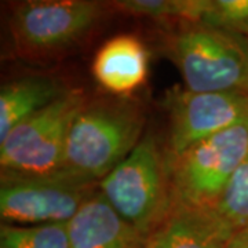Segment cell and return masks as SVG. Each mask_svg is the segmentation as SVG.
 <instances>
[{
  "mask_svg": "<svg viewBox=\"0 0 248 248\" xmlns=\"http://www.w3.org/2000/svg\"><path fill=\"white\" fill-rule=\"evenodd\" d=\"M236 232L215 207L174 200L143 248H228Z\"/></svg>",
  "mask_w": 248,
  "mask_h": 248,
  "instance_id": "9c48e42d",
  "label": "cell"
},
{
  "mask_svg": "<svg viewBox=\"0 0 248 248\" xmlns=\"http://www.w3.org/2000/svg\"><path fill=\"white\" fill-rule=\"evenodd\" d=\"M246 93H247V94H248V89H247V91H246Z\"/></svg>",
  "mask_w": 248,
  "mask_h": 248,
  "instance_id": "ac0fdd59",
  "label": "cell"
},
{
  "mask_svg": "<svg viewBox=\"0 0 248 248\" xmlns=\"http://www.w3.org/2000/svg\"><path fill=\"white\" fill-rule=\"evenodd\" d=\"M215 208L231 223L234 232L248 228V153L233 174Z\"/></svg>",
  "mask_w": 248,
  "mask_h": 248,
  "instance_id": "9a60e30c",
  "label": "cell"
},
{
  "mask_svg": "<svg viewBox=\"0 0 248 248\" xmlns=\"http://www.w3.org/2000/svg\"><path fill=\"white\" fill-rule=\"evenodd\" d=\"M170 134L167 156L174 159L197 142L248 122V94L241 90L175 91L167 102Z\"/></svg>",
  "mask_w": 248,
  "mask_h": 248,
  "instance_id": "ba28073f",
  "label": "cell"
},
{
  "mask_svg": "<svg viewBox=\"0 0 248 248\" xmlns=\"http://www.w3.org/2000/svg\"><path fill=\"white\" fill-rule=\"evenodd\" d=\"M202 24L248 39V0H207Z\"/></svg>",
  "mask_w": 248,
  "mask_h": 248,
  "instance_id": "2e32d148",
  "label": "cell"
},
{
  "mask_svg": "<svg viewBox=\"0 0 248 248\" xmlns=\"http://www.w3.org/2000/svg\"><path fill=\"white\" fill-rule=\"evenodd\" d=\"M164 50L187 91H247L248 39L244 36L202 22L184 24L166 40Z\"/></svg>",
  "mask_w": 248,
  "mask_h": 248,
  "instance_id": "7a4b0ae2",
  "label": "cell"
},
{
  "mask_svg": "<svg viewBox=\"0 0 248 248\" xmlns=\"http://www.w3.org/2000/svg\"><path fill=\"white\" fill-rule=\"evenodd\" d=\"M248 153V122L197 142L169 159L172 199L217 207Z\"/></svg>",
  "mask_w": 248,
  "mask_h": 248,
  "instance_id": "52a82bcc",
  "label": "cell"
},
{
  "mask_svg": "<svg viewBox=\"0 0 248 248\" xmlns=\"http://www.w3.org/2000/svg\"><path fill=\"white\" fill-rule=\"evenodd\" d=\"M108 4L90 0H28L9 18L16 53L28 61L58 57L81 43L105 16Z\"/></svg>",
  "mask_w": 248,
  "mask_h": 248,
  "instance_id": "277c9868",
  "label": "cell"
},
{
  "mask_svg": "<svg viewBox=\"0 0 248 248\" xmlns=\"http://www.w3.org/2000/svg\"><path fill=\"white\" fill-rule=\"evenodd\" d=\"M87 101L81 90H66L50 105L18 124L0 142L1 172L51 174L65 169L68 135Z\"/></svg>",
  "mask_w": 248,
  "mask_h": 248,
  "instance_id": "5b68a950",
  "label": "cell"
},
{
  "mask_svg": "<svg viewBox=\"0 0 248 248\" xmlns=\"http://www.w3.org/2000/svg\"><path fill=\"white\" fill-rule=\"evenodd\" d=\"M69 89L51 76H27L3 84L0 90V142L18 124L50 105Z\"/></svg>",
  "mask_w": 248,
  "mask_h": 248,
  "instance_id": "7c38bea8",
  "label": "cell"
},
{
  "mask_svg": "<svg viewBox=\"0 0 248 248\" xmlns=\"http://www.w3.org/2000/svg\"><path fill=\"white\" fill-rule=\"evenodd\" d=\"M143 125L145 112L138 99H89L68 135L65 169L99 182L140 143Z\"/></svg>",
  "mask_w": 248,
  "mask_h": 248,
  "instance_id": "6da1fadb",
  "label": "cell"
},
{
  "mask_svg": "<svg viewBox=\"0 0 248 248\" xmlns=\"http://www.w3.org/2000/svg\"><path fill=\"white\" fill-rule=\"evenodd\" d=\"M91 72L109 95L131 97L149 76L148 48L137 36H113L97 50Z\"/></svg>",
  "mask_w": 248,
  "mask_h": 248,
  "instance_id": "30bf717a",
  "label": "cell"
},
{
  "mask_svg": "<svg viewBox=\"0 0 248 248\" xmlns=\"http://www.w3.org/2000/svg\"><path fill=\"white\" fill-rule=\"evenodd\" d=\"M228 248H248V228L236 232Z\"/></svg>",
  "mask_w": 248,
  "mask_h": 248,
  "instance_id": "e0dca14e",
  "label": "cell"
},
{
  "mask_svg": "<svg viewBox=\"0 0 248 248\" xmlns=\"http://www.w3.org/2000/svg\"><path fill=\"white\" fill-rule=\"evenodd\" d=\"M0 248H71L66 222L7 225L0 228Z\"/></svg>",
  "mask_w": 248,
  "mask_h": 248,
  "instance_id": "5bb4252c",
  "label": "cell"
},
{
  "mask_svg": "<svg viewBox=\"0 0 248 248\" xmlns=\"http://www.w3.org/2000/svg\"><path fill=\"white\" fill-rule=\"evenodd\" d=\"M71 248H143L145 236L98 190L66 222Z\"/></svg>",
  "mask_w": 248,
  "mask_h": 248,
  "instance_id": "8fae6325",
  "label": "cell"
},
{
  "mask_svg": "<svg viewBox=\"0 0 248 248\" xmlns=\"http://www.w3.org/2000/svg\"><path fill=\"white\" fill-rule=\"evenodd\" d=\"M99 192L123 219L146 236L172 203L167 151L146 133L125 159L99 181Z\"/></svg>",
  "mask_w": 248,
  "mask_h": 248,
  "instance_id": "3957f363",
  "label": "cell"
},
{
  "mask_svg": "<svg viewBox=\"0 0 248 248\" xmlns=\"http://www.w3.org/2000/svg\"><path fill=\"white\" fill-rule=\"evenodd\" d=\"M112 7L134 17L155 21H178L181 25L202 22L207 0H119Z\"/></svg>",
  "mask_w": 248,
  "mask_h": 248,
  "instance_id": "4fadbf2b",
  "label": "cell"
},
{
  "mask_svg": "<svg viewBox=\"0 0 248 248\" xmlns=\"http://www.w3.org/2000/svg\"><path fill=\"white\" fill-rule=\"evenodd\" d=\"M99 190V182L63 169L0 178V215L7 225L65 223Z\"/></svg>",
  "mask_w": 248,
  "mask_h": 248,
  "instance_id": "8992f818",
  "label": "cell"
}]
</instances>
